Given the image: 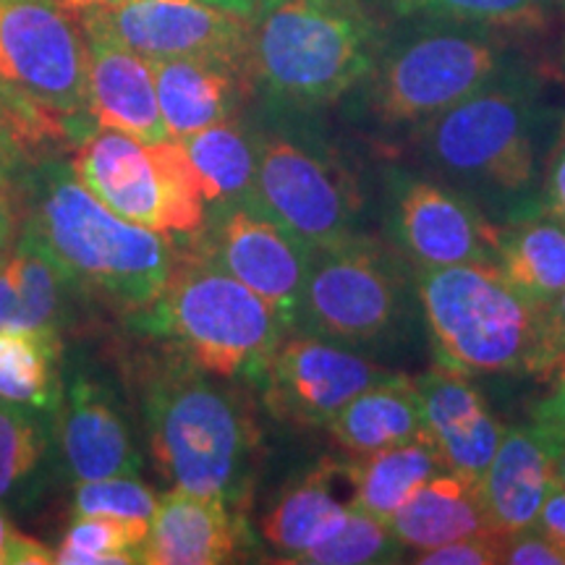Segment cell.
<instances>
[{"instance_id":"cell-1","label":"cell","mask_w":565,"mask_h":565,"mask_svg":"<svg viewBox=\"0 0 565 565\" xmlns=\"http://www.w3.org/2000/svg\"><path fill=\"white\" fill-rule=\"evenodd\" d=\"M385 32L364 0H259L246 66L270 100L320 108L370 76Z\"/></svg>"},{"instance_id":"cell-2","label":"cell","mask_w":565,"mask_h":565,"mask_svg":"<svg viewBox=\"0 0 565 565\" xmlns=\"http://www.w3.org/2000/svg\"><path fill=\"white\" fill-rule=\"evenodd\" d=\"M38 179L26 225L71 282L124 309H145L158 299L179 263L171 238L118 217L84 189L71 166H45Z\"/></svg>"},{"instance_id":"cell-3","label":"cell","mask_w":565,"mask_h":565,"mask_svg":"<svg viewBox=\"0 0 565 565\" xmlns=\"http://www.w3.org/2000/svg\"><path fill=\"white\" fill-rule=\"evenodd\" d=\"M545 82L524 66L422 124V147L437 171L484 200L521 202L540 175Z\"/></svg>"},{"instance_id":"cell-4","label":"cell","mask_w":565,"mask_h":565,"mask_svg":"<svg viewBox=\"0 0 565 565\" xmlns=\"http://www.w3.org/2000/svg\"><path fill=\"white\" fill-rule=\"evenodd\" d=\"M524 63L513 32L461 21H398L362 84L377 121L422 126Z\"/></svg>"},{"instance_id":"cell-5","label":"cell","mask_w":565,"mask_h":565,"mask_svg":"<svg viewBox=\"0 0 565 565\" xmlns=\"http://www.w3.org/2000/svg\"><path fill=\"white\" fill-rule=\"evenodd\" d=\"M414 286L437 370L463 377L532 372L540 312L494 259L422 267Z\"/></svg>"},{"instance_id":"cell-6","label":"cell","mask_w":565,"mask_h":565,"mask_svg":"<svg viewBox=\"0 0 565 565\" xmlns=\"http://www.w3.org/2000/svg\"><path fill=\"white\" fill-rule=\"evenodd\" d=\"M141 312L147 333L179 343L192 366L225 380H259L288 333L286 320L263 296L204 254L175 263L158 299Z\"/></svg>"},{"instance_id":"cell-7","label":"cell","mask_w":565,"mask_h":565,"mask_svg":"<svg viewBox=\"0 0 565 565\" xmlns=\"http://www.w3.org/2000/svg\"><path fill=\"white\" fill-rule=\"evenodd\" d=\"M152 454L175 490L236 503L249 484L254 427L236 393L202 370L171 372L147 395Z\"/></svg>"},{"instance_id":"cell-8","label":"cell","mask_w":565,"mask_h":565,"mask_svg":"<svg viewBox=\"0 0 565 565\" xmlns=\"http://www.w3.org/2000/svg\"><path fill=\"white\" fill-rule=\"evenodd\" d=\"M71 171L105 207L150 231L196 233L207 221L202 183L179 139L147 145L100 129L82 141Z\"/></svg>"},{"instance_id":"cell-9","label":"cell","mask_w":565,"mask_h":565,"mask_svg":"<svg viewBox=\"0 0 565 565\" xmlns=\"http://www.w3.org/2000/svg\"><path fill=\"white\" fill-rule=\"evenodd\" d=\"M414 278L383 246L366 238L312 252L294 328L343 345L380 343L398 335Z\"/></svg>"},{"instance_id":"cell-10","label":"cell","mask_w":565,"mask_h":565,"mask_svg":"<svg viewBox=\"0 0 565 565\" xmlns=\"http://www.w3.org/2000/svg\"><path fill=\"white\" fill-rule=\"evenodd\" d=\"M66 0H0V79L63 121L89 116L87 34Z\"/></svg>"},{"instance_id":"cell-11","label":"cell","mask_w":565,"mask_h":565,"mask_svg":"<svg viewBox=\"0 0 565 565\" xmlns=\"http://www.w3.org/2000/svg\"><path fill=\"white\" fill-rule=\"evenodd\" d=\"M204 225V257L263 296L294 328L312 265V246L303 244L254 196L217 204Z\"/></svg>"},{"instance_id":"cell-12","label":"cell","mask_w":565,"mask_h":565,"mask_svg":"<svg viewBox=\"0 0 565 565\" xmlns=\"http://www.w3.org/2000/svg\"><path fill=\"white\" fill-rule=\"evenodd\" d=\"M79 19L147 61L217 58L246 66L249 58V19L207 0H118L82 9Z\"/></svg>"},{"instance_id":"cell-13","label":"cell","mask_w":565,"mask_h":565,"mask_svg":"<svg viewBox=\"0 0 565 565\" xmlns=\"http://www.w3.org/2000/svg\"><path fill=\"white\" fill-rule=\"evenodd\" d=\"M385 204V228L414 270L492 259L494 225L448 183L398 168L387 173Z\"/></svg>"},{"instance_id":"cell-14","label":"cell","mask_w":565,"mask_h":565,"mask_svg":"<svg viewBox=\"0 0 565 565\" xmlns=\"http://www.w3.org/2000/svg\"><path fill=\"white\" fill-rule=\"evenodd\" d=\"M393 374L349 345L307 333L282 338L259 380L275 416L328 427L349 401Z\"/></svg>"},{"instance_id":"cell-15","label":"cell","mask_w":565,"mask_h":565,"mask_svg":"<svg viewBox=\"0 0 565 565\" xmlns=\"http://www.w3.org/2000/svg\"><path fill=\"white\" fill-rule=\"evenodd\" d=\"M254 200L312 246V252L356 236L351 200L333 162L294 139H259Z\"/></svg>"},{"instance_id":"cell-16","label":"cell","mask_w":565,"mask_h":565,"mask_svg":"<svg viewBox=\"0 0 565 565\" xmlns=\"http://www.w3.org/2000/svg\"><path fill=\"white\" fill-rule=\"evenodd\" d=\"M563 448L565 433L545 422L505 429L479 479V498L492 529L513 534L536 524L550 490L557 484L555 466Z\"/></svg>"},{"instance_id":"cell-17","label":"cell","mask_w":565,"mask_h":565,"mask_svg":"<svg viewBox=\"0 0 565 565\" xmlns=\"http://www.w3.org/2000/svg\"><path fill=\"white\" fill-rule=\"evenodd\" d=\"M89 51V116L100 129L160 145L173 139L162 121L152 61L134 53L100 26L82 21Z\"/></svg>"},{"instance_id":"cell-18","label":"cell","mask_w":565,"mask_h":565,"mask_svg":"<svg viewBox=\"0 0 565 565\" xmlns=\"http://www.w3.org/2000/svg\"><path fill=\"white\" fill-rule=\"evenodd\" d=\"M414 383L424 427L440 450L445 469L479 484L503 440V424L494 419L482 393L463 374L433 370Z\"/></svg>"},{"instance_id":"cell-19","label":"cell","mask_w":565,"mask_h":565,"mask_svg":"<svg viewBox=\"0 0 565 565\" xmlns=\"http://www.w3.org/2000/svg\"><path fill=\"white\" fill-rule=\"evenodd\" d=\"M58 408L61 450L76 482L137 477L141 461L129 427L100 385L79 377Z\"/></svg>"},{"instance_id":"cell-20","label":"cell","mask_w":565,"mask_h":565,"mask_svg":"<svg viewBox=\"0 0 565 565\" xmlns=\"http://www.w3.org/2000/svg\"><path fill=\"white\" fill-rule=\"evenodd\" d=\"M242 529L228 503L210 494L173 490L158 500L141 563L147 565H217L238 550Z\"/></svg>"},{"instance_id":"cell-21","label":"cell","mask_w":565,"mask_h":565,"mask_svg":"<svg viewBox=\"0 0 565 565\" xmlns=\"http://www.w3.org/2000/svg\"><path fill=\"white\" fill-rule=\"evenodd\" d=\"M152 71L162 121L173 139H183L231 121L242 103V74L249 68L217 58H168L152 61Z\"/></svg>"},{"instance_id":"cell-22","label":"cell","mask_w":565,"mask_h":565,"mask_svg":"<svg viewBox=\"0 0 565 565\" xmlns=\"http://www.w3.org/2000/svg\"><path fill=\"white\" fill-rule=\"evenodd\" d=\"M68 273L24 223L0 263V333H58Z\"/></svg>"},{"instance_id":"cell-23","label":"cell","mask_w":565,"mask_h":565,"mask_svg":"<svg viewBox=\"0 0 565 565\" xmlns=\"http://www.w3.org/2000/svg\"><path fill=\"white\" fill-rule=\"evenodd\" d=\"M492 259L536 312L565 288V221L550 212H524L503 228L494 225Z\"/></svg>"},{"instance_id":"cell-24","label":"cell","mask_w":565,"mask_h":565,"mask_svg":"<svg viewBox=\"0 0 565 565\" xmlns=\"http://www.w3.org/2000/svg\"><path fill=\"white\" fill-rule=\"evenodd\" d=\"M351 479V466L324 461L291 484L273 505L265 519V540L275 553L286 555L288 563H296L315 547L324 534L335 529L345 511L353 505V498H341L343 482Z\"/></svg>"},{"instance_id":"cell-25","label":"cell","mask_w":565,"mask_h":565,"mask_svg":"<svg viewBox=\"0 0 565 565\" xmlns=\"http://www.w3.org/2000/svg\"><path fill=\"white\" fill-rule=\"evenodd\" d=\"M328 429L335 443L353 456H370L427 435L416 383L395 372L391 380L366 387L349 401Z\"/></svg>"},{"instance_id":"cell-26","label":"cell","mask_w":565,"mask_h":565,"mask_svg":"<svg viewBox=\"0 0 565 565\" xmlns=\"http://www.w3.org/2000/svg\"><path fill=\"white\" fill-rule=\"evenodd\" d=\"M391 529L408 550L422 553L466 534L484 532L492 524L479 498V484L443 471L406 500L391 519Z\"/></svg>"},{"instance_id":"cell-27","label":"cell","mask_w":565,"mask_h":565,"mask_svg":"<svg viewBox=\"0 0 565 565\" xmlns=\"http://www.w3.org/2000/svg\"><path fill=\"white\" fill-rule=\"evenodd\" d=\"M443 471L448 469L429 435L391 445L377 454L359 456V461L351 463L353 508L391 524L406 500Z\"/></svg>"},{"instance_id":"cell-28","label":"cell","mask_w":565,"mask_h":565,"mask_svg":"<svg viewBox=\"0 0 565 565\" xmlns=\"http://www.w3.org/2000/svg\"><path fill=\"white\" fill-rule=\"evenodd\" d=\"M212 207L249 200L257 186L259 139L236 121H223L179 139Z\"/></svg>"},{"instance_id":"cell-29","label":"cell","mask_w":565,"mask_h":565,"mask_svg":"<svg viewBox=\"0 0 565 565\" xmlns=\"http://www.w3.org/2000/svg\"><path fill=\"white\" fill-rule=\"evenodd\" d=\"M380 21H461L505 32L545 30L553 0H364Z\"/></svg>"},{"instance_id":"cell-30","label":"cell","mask_w":565,"mask_h":565,"mask_svg":"<svg viewBox=\"0 0 565 565\" xmlns=\"http://www.w3.org/2000/svg\"><path fill=\"white\" fill-rule=\"evenodd\" d=\"M58 333H0V401L55 412L61 391Z\"/></svg>"},{"instance_id":"cell-31","label":"cell","mask_w":565,"mask_h":565,"mask_svg":"<svg viewBox=\"0 0 565 565\" xmlns=\"http://www.w3.org/2000/svg\"><path fill=\"white\" fill-rule=\"evenodd\" d=\"M408 547L395 536L391 524L349 508L330 534L309 547L296 563L307 565H372L404 561Z\"/></svg>"},{"instance_id":"cell-32","label":"cell","mask_w":565,"mask_h":565,"mask_svg":"<svg viewBox=\"0 0 565 565\" xmlns=\"http://www.w3.org/2000/svg\"><path fill=\"white\" fill-rule=\"evenodd\" d=\"M150 524L105 515H76L63 534L55 563L61 565H129L141 563Z\"/></svg>"},{"instance_id":"cell-33","label":"cell","mask_w":565,"mask_h":565,"mask_svg":"<svg viewBox=\"0 0 565 565\" xmlns=\"http://www.w3.org/2000/svg\"><path fill=\"white\" fill-rule=\"evenodd\" d=\"M47 433L32 406L0 401V500L17 498L40 475Z\"/></svg>"},{"instance_id":"cell-34","label":"cell","mask_w":565,"mask_h":565,"mask_svg":"<svg viewBox=\"0 0 565 565\" xmlns=\"http://www.w3.org/2000/svg\"><path fill=\"white\" fill-rule=\"evenodd\" d=\"M66 137L68 129L61 116L0 79V160L6 166L13 168L21 160H32Z\"/></svg>"},{"instance_id":"cell-35","label":"cell","mask_w":565,"mask_h":565,"mask_svg":"<svg viewBox=\"0 0 565 565\" xmlns=\"http://www.w3.org/2000/svg\"><path fill=\"white\" fill-rule=\"evenodd\" d=\"M154 511H158V498L150 487L134 477H105L76 484V515H105V519L150 524Z\"/></svg>"},{"instance_id":"cell-36","label":"cell","mask_w":565,"mask_h":565,"mask_svg":"<svg viewBox=\"0 0 565 565\" xmlns=\"http://www.w3.org/2000/svg\"><path fill=\"white\" fill-rule=\"evenodd\" d=\"M505 532L498 529H484V532L466 534L461 540L445 542L440 547L422 550L416 553L414 563L419 565H494L503 563L505 553Z\"/></svg>"},{"instance_id":"cell-37","label":"cell","mask_w":565,"mask_h":565,"mask_svg":"<svg viewBox=\"0 0 565 565\" xmlns=\"http://www.w3.org/2000/svg\"><path fill=\"white\" fill-rule=\"evenodd\" d=\"M505 565H565V550L553 536H547L540 526L521 529L508 534L505 540Z\"/></svg>"},{"instance_id":"cell-38","label":"cell","mask_w":565,"mask_h":565,"mask_svg":"<svg viewBox=\"0 0 565 565\" xmlns=\"http://www.w3.org/2000/svg\"><path fill=\"white\" fill-rule=\"evenodd\" d=\"M565 353V288L540 312V335H536V351L532 372L547 374L557 359Z\"/></svg>"},{"instance_id":"cell-39","label":"cell","mask_w":565,"mask_h":565,"mask_svg":"<svg viewBox=\"0 0 565 565\" xmlns=\"http://www.w3.org/2000/svg\"><path fill=\"white\" fill-rule=\"evenodd\" d=\"M55 553L32 536L17 532L11 521L0 513V565H47Z\"/></svg>"},{"instance_id":"cell-40","label":"cell","mask_w":565,"mask_h":565,"mask_svg":"<svg viewBox=\"0 0 565 565\" xmlns=\"http://www.w3.org/2000/svg\"><path fill=\"white\" fill-rule=\"evenodd\" d=\"M550 391L542 401H536L532 408L534 422H545L550 427H557L565 433V353L550 366Z\"/></svg>"},{"instance_id":"cell-41","label":"cell","mask_w":565,"mask_h":565,"mask_svg":"<svg viewBox=\"0 0 565 565\" xmlns=\"http://www.w3.org/2000/svg\"><path fill=\"white\" fill-rule=\"evenodd\" d=\"M542 196H545L542 210L565 221V139L557 145L553 160H550Z\"/></svg>"},{"instance_id":"cell-42","label":"cell","mask_w":565,"mask_h":565,"mask_svg":"<svg viewBox=\"0 0 565 565\" xmlns=\"http://www.w3.org/2000/svg\"><path fill=\"white\" fill-rule=\"evenodd\" d=\"M19 210L9 186V173H0V263L19 238Z\"/></svg>"},{"instance_id":"cell-43","label":"cell","mask_w":565,"mask_h":565,"mask_svg":"<svg viewBox=\"0 0 565 565\" xmlns=\"http://www.w3.org/2000/svg\"><path fill=\"white\" fill-rule=\"evenodd\" d=\"M534 526H540L542 532H545L547 536H553L557 545L565 550V487L561 482L550 490L545 505H542V511H540V519H536Z\"/></svg>"},{"instance_id":"cell-44","label":"cell","mask_w":565,"mask_h":565,"mask_svg":"<svg viewBox=\"0 0 565 565\" xmlns=\"http://www.w3.org/2000/svg\"><path fill=\"white\" fill-rule=\"evenodd\" d=\"M207 3L217 6V9H225L231 13H238V17H246L252 19V13L257 11L259 0H207Z\"/></svg>"},{"instance_id":"cell-45","label":"cell","mask_w":565,"mask_h":565,"mask_svg":"<svg viewBox=\"0 0 565 565\" xmlns=\"http://www.w3.org/2000/svg\"><path fill=\"white\" fill-rule=\"evenodd\" d=\"M74 11H82V9H95V6H110V3H118V0H66Z\"/></svg>"},{"instance_id":"cell-46","label":"cell","mask_w":565,"mask_h":565,"mask_svg":"<svg viewBox=\"0 0 565 565\" xmlns=\"http://www.w3.org/2000/svg\"><path fill=\"white\" fill-rule=\"evenodd\" d=\"M555 477H557V482H561V484L565 487V448H563L561 458H557V466H555Z\"/></svg>"},{"instance_id":"cell-47","label":"cell","mask_w":565,"mask_h":565,"mask_svg":"<svg viewBox=\"0 0 565 565\" xmlns=\"http://www.w3.org/2000/svg\"><path fill=\"white\" fill-rule=\"evenodd\" d=\"M561 66L565 71V40H563V47H561Z\"/></svg>"},{"instance_id":"cell-48","label":"cell","mask_w":565,"mask_h":565,"mask_svg":"<svg viewBox=\"0 0 565 565\" xmlns=\"http://www.w3.org/2000/svg\"><path fill=\"white\" fill-rule=\"evenodd\" d=\"M553 6H555V9H561V11H565V0H553Z\"/></svg>"},{"instance_id":"cell-49","label":"cell","mask_w":565,"mask_h":565,"mask_svg":"<svg viewBox=\"0 0 565 565\" xmlns=\"http://www.w3.org/2000/svg\"><path fill=\"white\" fill-rule=\"evenodd\" d=\"M11 171V166H6L3 160H0V173H9Z\"/></svg>"}]
</instances>
